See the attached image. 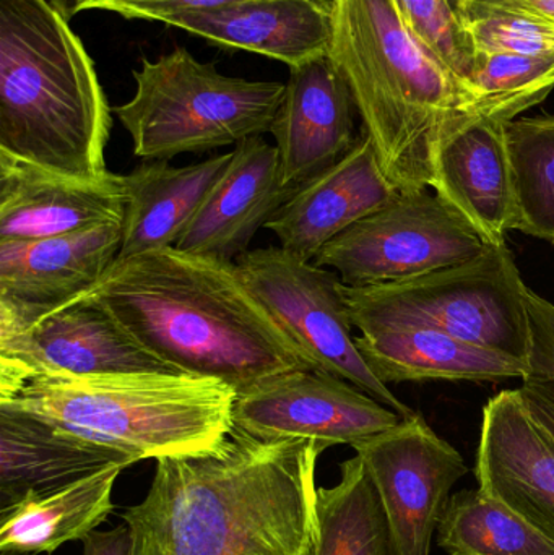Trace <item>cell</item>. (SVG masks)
Returning a JSON list of instances; mask_svg holds the SVG:
<instances>
[{"label":"cell","instance_id":"1","mask_svg":"<svg viewBox=\"0 0 554 555\" xmlns=\"http://www.w3.org/2000/svg\"><path fill=\"white\" fill-rule=\"evenodd\" d=\"M327 449L233 430L215 452L156 460L145 499L120 515L132 555H315Z\"/></svg>","mask_w":554,"mask_h":555},{"label":"cell","instance_id":"2","mask_svg":"<svg viewBox=\"0 0 554 555\" xmlns=\"http://www.w3.org/2000/svg\"><path fill=\"white\" fill-rule=\"evenodd\" d=\"M88 296L178 374L231 388L315 369L250 293L236 262L178 247L119 259Z\"/></svg>","mask_w":554,"mask_h":555},{"label":"cell","instance_id":"3","mask_svg":"<svg viewBox=\"0 0 554 555\" xmlns=\"http://www.w3.org/2000/svg\"><path fill=\"white\" fill-rule=\"evenodd\" d=\"M327 55L347 81L381 168L400 192L428 189L436 145L474 94L390 0H331Z\"/></svg>","mask_w":554,"mask_h":555},{"label":"cell","instance_id":"4","mask_svg":"<svg viewBox=\"0 0 554 555\" xmlns=\"http://www.w3.org/2000/svg\"><path fill=\"white\" fill-rule=\"evenodd\" d=\"M111 107L93 59L49 0H0V152L75 178L109 175Z\"/></svg>","mask_w":554,"mask_h":555},{"label":"cell","instance_id":"5","mask_svg":"<svg viewBox=\"0 0 554 555\" xmlns=\"http://www.w3.org/2000/svg\"><path fill=\"white\" fill-rule=\"evenodd\" d=\"M236 397L217 378L111 374L38 375L5 400L137 463L220 449Z\"/></svg>","mask_w":554,"mask_h":555},{"label":"cell","instance_id":"6","mask_svg":"<svg viewBox=\"0 0 554 555\" xmlns=\"http://www.w3.org/2000/svg\"><path fill=\"white\" fill-rule=\"evenodd\" d=\"M133 78L132 100L113 111L143 162H169L263 137L285 94V83L228 77L184 48L156 61L143 59Z\"/></svg>","mask_w":554,"mask_h":555},{"label":"cell","instance_id":"7","mask_svg":"<svg viewBox=\"0 0 554 555\" xmlns=\"http://www.w3.org/2000/svg\"><path fill=\"white\" fill-rule=\"evenodd\" d=\"M527 284L506 244L475 259L399 283L347 286L345 302L361 333L431 326L527 361Z\"/></svg>","mask_w":554,"mask_h":555},{"label":"cell","instance_id":"8","mask_svg":"<svg viewBox=\"0 0 554 555\" xmlns=\"http://www.w3.org/2000/svg\"><path fill=\"white\" fill-rule=\"evenodd\" d=\"M250 293L301 346L315 371L350 382L402 420L415 411L374 375L351 335L344 281L324 267L302 262L282 247L249 250L236 260Z\"/></svg>","mask_w":554,"mask_h":555},{"label":"cell","instance_id":"9","mask_svg":"<svg viewBox=\"0 0 554 555\" xmlns=\"http://www.w3.org/2000/svg\"><path fill=\"white\" fill-rule=\"evenodd\" d=\"M488 244L428 189L400 192L315 257L347 286L399 283L475 259Z\"/></svg>","mask_w":554,"mask_h":555},{"label":"cell","instance_id":"10","mask_svg":"<svg viewBox=\"0 0 554 555\" xmlns=\"http://www.w3.org/2000/svg\"><path fill=\"white\" fill-rule=\"evenodd\" d=\"M351 447L379 495L394 554H431L452 489L468 473L464 456L418 413Z\"/></svg>","mask_w":554,"mask_h":555},{"label":"cell","instance_id":"11","mask_svg":"<svg viewBox=\"0 0 554 555\" xmlns=\"http://www.w3.org/2000/svg\"><path fill=\"white\" fill-rule=\"evenodd\" d=\"M178 374L100 302L83 296L33 325L0 332V400L38 375Z\"/></svg>","mask_w":554,"mask_h":555},{"label":"cell","instance_id":"12","mask_svg":"<svg viewBox=\"0 0 554 555\" xmlns=\"http://www.w3.org/2000/svg\"><path fill=\"white\" fill-rule=\"evenodd\" d=\"M402 417L344 378L293 369L240 391L233 430L260 440L306 439L353 446L392 429Z\"/></svg>","mask_w":554,"mask_h":555},{"label":"cell","instance_id":"13","mask_svg":"<svg viewBox=\"0 0 554 555\" xmlns=\"http://www.w3.org/2000/svg\"><path fill=\"white\" fill-rule=\"evenodd\" d=\"M123 223L0 241V332L26 328L87 296L119 259Z\"/></svg>","mask_w":554,"mask_h":555},{"label":"cell","instance_id":"14","mask_svg":"<svg viewBox=\"0 0 554 555\" xmlns=\"http://www.w3.org/2000/svg\"><path fill=\"white\" fill-rule=\"evenodd\" d=\"M475 478L554 544V440L533 420L519 388L484 408Z\"/></svg>","mask_w":554,"mask_h":555},{"label":"cell","instance_id":"15","mask_svg":"<svg viewBox=\"0 0 554 555\" xmlns=\"http://www.w3.org/2000/svg\"><path fill=\"white\" fill-rule=\"evenodd\" d=\"M506 124L472 114L458 117L431 162L429 188L488 246L506 244L516 221Z\"/></svg>","mask_w":554,"mask_h":555},{"label":"cell","instance_id":"16","mask_svg":"<svg viewBox=\"0 0 554 555\" xmlns=\"http://www.w3.org/2000/svg\"><path fill=\"white\" fill-rule=\"evenodd\" d=\"M126 215L123 175L75 178L0 152V241L64 236Z\"/></svg>","mask_w":554,"mask_h":555},{"label":"cell","instance_id":"17","mask_svg":"<svg viewBox=\"0 0 554 555\" xmlns=\"http://www.w3.org/2000/svg\"><path fill=\"white\" fill-rule=\"evenodd\" d=\"M355 111L353 94L327 54L289 68L270 130L286 188L311 181L357 145Z\"/></svg>","mask_w":554,"mask_h":555},{"label":"cell","instance_id":"18","mask_svg":"<svg viewBox=\"0 0 554 555\" xmlns=\"http://www.w3.org/2000/svg\"><path fill=\"white\" fill-rule=\"evenodd\" d=\"M295 192L282 182L276 146L263 137H250L234 146L227 169L175 247L236 262Z\"/></svg>","mask_w":554,"mask_h":555},{"label":"cell","instance_id":"19","mask_svg":"<svg viewBox=\"0 0 554 555\" xmlns=\"http://www.w3.org/2000/svg\"><path fill=\"white\" fill-rule=\"evenodd\" d=\"M399 194L384 175L373 142L363 133L340 162L299 185L266 228L286 253L314 262L332 240Z\"/></svg>","mask_w":554,"mask_h":555},{"label":"cell","instance_id":"20","mask_svg":"<svg viewBox=\"0 0 554 555\" xmlns=\"http://www.w3.org/2000/svg\"><path fill=\"white\" fill-rule=\"evenodd\" d=\"M163 23L293 68L327 54L332 7L325 0H231L179 13Z\"/></svg>","mask_w":554,"mask_h":555},{"label":"cell","instance_id":"21","mask_svg":"<svg viewBox=\"0 0 554 555\" xmlns=\"http://www.w3.org/2000/svg\"><path fill=\"white\" fill-rule=\"evenodd\" d=\"M132 459L0 400V511Z\"/></svg>","mask_w":554,"mask_h":555},{"label":"cell","instance_id":"22","mask_svg":"<svg viewBox=\"0 0 554 555\" xmlns=\"http://www.w3.org/2000/svg\"><path fill=\"white\" fill-rule=\"evenodd\" d=\"M371 371L389 382H500L526 378L529 362L507 352L459 338L431 326L361 333L355 338Z\"/></svg>","mask_w":554,"mask_h":555},{"label":"cell","instance_id":"23","mask_svg":"<svg viewBox=\"0 0 554 555\" xmlns=\"http://www.w3.org/2000/svg\"><path fill=\"white\" fill-rule=\"evenodd\" d=\"M230 159L231 152L184 168L143 162L123 175L126 215L119 259L176 246Z\"/></svg>","mask_w":554,"mask_h":555},{"label":"cell","instance_id":"24","mask_svg":"<svg viewBox=\"0 0 554 555\" xmlns=\"http://www.w3.org/2000/svg\"><path fill=\"white\" fill-rule=\"evenodd\" d=\"M123 469L114 463L0 511V553L52 554L70 541H83L113 512V489Z\"/></svg>","mask_w":554,"mask_h":555},{"label":"cell","instance_id":"25","mask_svg":"<svg viewBox=\"0 0 554 555\" xmlns=\"http://www.w3.org/2000/svg\"><path fill=\"white\" fill-rule=\"evenodd\" d=\"M315 555H396L386 514L360 456L340 465V481L318 489Z\"/></svg>","mask_w":554,"mask_h":555},{"label":"cell","instance_id":"26","mask_svg":"<svg viewBox=\"0 0 554 555\" xmlns=\"http://www.w3.org/2000/svg\"><path fill=\"white\" fill-rule=\"evenodd\" d=\"M436 543L449 555H554L552 541L480 489L451 495Z\"/></svg>","mask_w":554,"mask_h":555},{"label":"cell","instance_id":"27","mask_svg":"<svg viewBox=\"0 0 554 555\" xmlns=\"http://www.w3.org/2000/svg\"><path fill=\"white\" fill-rule=\"evenodd\" d=\"M513 171L514 230L554 244V116L506 124Z\"/></svg>","mask_w":554,"mask_h":555},{"label":"cell","instance_id":"28","mask_svg":"<svg viewBox=\"0 0 554 555\" xmlns=\"http://www.w3.org/2000/svg\"><path fill=\"white\" fill-rule=\"evenodd\" d=\"M472 116L511 122L554 90V55L474 54Z\"/></svg>","mask_w":554,"mask_h":555},{"label":"cell","instance_id":"29","mask_svg":"<svg viewBox=\"0 0 554 555\" xmlns=\"http://www.w3.org/2000/svg\"><path fill=\"white\" fill-rule=\"evenodd\" d=\"M403 25L459 77H471L474 49L454 0H392Z\"/></svg>","mask_w":554,"mask_h":555},{"label":"cell","instance_id":"30","mask_svg":"<svg viewBox=\"0 0 554 555\" xmlns=\"http://www.w3.org/2000/svg\"><path fill=\"white\" fill-rule=\"evenodd\" d=\"M474 54L554 55V22L513 13H461Z\"/></svg>","mask_w":554,"mask_h":555},{"label":"cell","instance_id":"31","mask_svg":"<svg viewBox=\"0 0 554 555\" xmlns=\"http://www.w3.org/2000/svg\"><path fill=\"white\" fill-rule=\"evenodd\" d=\"M527 310L532 339L527 377L554 382V304L527 287Z\"/></svg>","mask_w":554,"mask_h":555},{"label":"cell","instance_id":"32","mask_svg":"<svg viewBox=\"0 0 554 555\" xmlns=\"http://www.w3.org/2000/svg\"><path fill=\"white\" fill-rule=\"evenodd\" d=\"M231 0H90L87 10H107L129 20H153L165 22L166 18L192 10L220 5Z\"/></svg>","mask_w":554,"mask_h":555},{"label":"cell","instance_id":"33","mask_svg":"<svg viewBox=\"0 0 554 555\" xmlns=\"http://www.w3.org/2000/svg\"><path fill=\"white\" fill-rule=\"evenodd\" d=\"M519 387L524 403L536 423L554 440V382L524 378Z\"/></svg>","mask_w":554,"mask_h":555},{"label":"cell","instance_id":"34","mask_svg":"<svg viewBox=\"0 0 554 555\" xmlns=\"http://www.w3.org/2000/svg\"><path fill=\"white\" fill-rule=\"evenodd\" d=\"M464 12L513 13L554 22V0H474Z\"/></svg>","mask_w":554,"mask_h":555},{"label":"cell","instance_id":"35","mask_svg":"<svg viewBox=\"0 0 554 555\" xmlns=\"http://www.w3.org/2000/svg\"><path fill=\"white\" fill-rule=\"evenodd\" d=\"M81 544L83 555H132V537L126 524L109 531L94 530Z\"/></svg>","mask_w":554,"mask_h":555},{"label":"cell","instance_id":"36","mask_svg":"<svg viewBox=\"0 0 554 555\" xmlns=\"http://www.w3.org/2000/svg\"><path fill=\"white\" fill-rule=\"evenodd\" d=\"M49 2H51L65 18L70 20L74 18L75 15H78V13L85 12L90 0H49Z\"/></svg>","mask_w":554,"mask_h":555},{"label":"cell","instance_id":"37","mask_svg":"<svg viewBox=\"0 0 554 555\" xmlns=\"http://www.w3.org/2000/svg\"><path fill=\"white\" fill-rule=\"evenodd\" d=\"M474 2V0H454L455 7H458L459 12L461 10H464L465 7L468 5V3Z\"/></svg>","mask_w":554,"mask_h":555},{"label":"cell","instance_id":"38","mask_svg":"<svg viewBox=\"0 0 554 555\" xmlns=\"http://www.w3.org/2000/svg\"><path fill=\"white\" fill-rule=\"evenodd\" d=\"M0 555H31V554H22V553H0Z\"/></svg>","mask_w":554,"mask_h":555},{"label":"cell","instance_id":"39","mask_svg":"<svg viewBox=\"0 0 554 555\" xmlns=\"http://www.w3.org/2000/svg\"><path fill=\"white\" fill-rule=\"evenodd\" d=\"M390 2H392V0H390Z\"/></svg>","mask_w":554,"mask_h":555}]
</instances>
